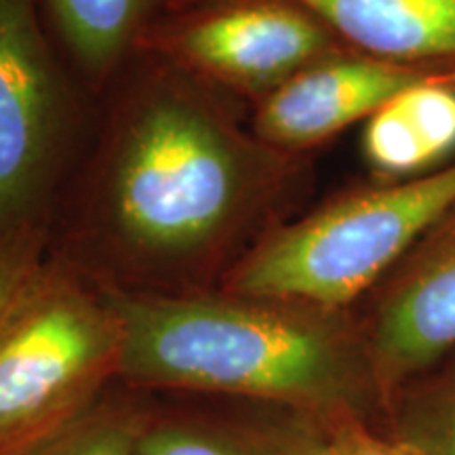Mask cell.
<instances>
[{
  "label": "cell",
  "mask_w": 455,
  "mask_h": 455,
  "mask_svg": "<svg viewBox=\"0 0 455 455\" xmlns=\"http://www.w3.org/2000/svg\"><path fill=\"white\" fill-rule=\"evenodd\" d=\"M384 413L455 352V204L355 306Z\"/></svg>",
  "instance_id": "52a82bcc"
},
{
  "label": "cell",
  "mask_w": 455,
  "mask_h": 455,
  "mask_svg": "<svg viewBox=\"0 0 455 455\" xmlns=\"http://www.w3.org/2000/svg\"><path fill=\"white\" fill-rule=\"evenodd\" d=\"M184 3L195 0H169ZM289 3L323 21L346 47L455 81V0Z\"/></svg>",
  "instance_id": "9c48e42d"
},
{
  "label": "cell",
  "mask_w": 455,
  "mask_h": 455,
  "mask_svg": "<svg viewBox=\"0 0 455 455\" xmlns=\"http://www.w3.org/2000/svg\"><path fill=\"white\" fill-rule=\"evenodd\" d=\"M49 236L43 230H24L0 236V325L34 272L47 258Z\"/></svg>",
  "instance_id": "2e32d148"
},
{
  "label": "cell",
  "mask_w": 455,
  "mask_h": 455,
  "mask_svg": "<svg viewBox=\"0 0 455 455\" xmlns=\"http://www.w3.org/2000/svg\"><path fill=\"white\" fill-rule=\"evenodd\" d=\"M110 295L124 325V386L268 405L312 419L356 413L382 422V396L352 308L226 289Z\"/></svg>",
  "instance_id": "7a4b0ae2"
},
{
  "label": "cell",
  "mask_w": 455,
  "mask_h": 455,
  "mask_svg": "<svg viewBox=\"0 0 455 455\" xmlns=\"http://www.w3.org/2000/svg\"><path fill=\"white\" fill-rule=\"evenodd\" d=\"M378 426L422 455H455V352L398 392Z\"/></svg>",
  "instance_id": "4fadbf2b"
},
{
  "label": "cell",
  "mask_w": 455,
  "mask_h": 455,
  "mask_svg": "<svg viewBox=\"0 0 455 455\" xmlns=\"http://www.w3.org/2000/svg\"><path fill=\"white\" fill-rule=\"evenodd\" d=\"M146 390L116 382L72 428L32 455H135Z\"/></svg>",
  "instance_id": "5bb4252c"
},
{
  "label": "cell",
  "mask_w": 455,
  "mask_h": 455,
  "mask_svg": "<svg viewBox=\"0 0 455 455\" xmlns=\"http://www.w3.org/2000/svg\"><path fill=\"white\" fill-rule=\"evenodd\" d=\"M278 455H318L310 418L287 411L283 422Z\"/></svg>",
  "instance_id": "e0dca14e"
},
{
  "label": "cell",
  "mask_w": 455,
  "mask_h": 455,
  "mask_svg": "<svg viewBox=\"0 0 455 455\" xmlns=\"http://www.w3.org/2000/svg\"><path fill=\"white\" fill-rule=\"evenodd\" d=\"M98 98L51 36L38 0H0V236L49 232Z\"/></svg>",
  "instance_id": "5b68a950"
},
{
  "label": "cell",
  "mask_w": 455,
  "mask_h": 455,
  "mask_svg": "<svg viewBox=\"0 0 455 455\" xmlns=\"http://www.w3.org/2000/svg\"><path fill=\"white\" fill-rule=\"evenodd\" d=\"M361 155L373 180H403L455 161V81L407 89L363 124Z\"/></svg>",
  "instance_id": "8fae6325"
},
{
  "label": "cell",
  "mask_w": 455,
  "mask_h": 455,
  "mask_svg": "<svg viewBox=\"0 0 455 455\" xmlns=\"http://www.w3.org/2000/svg\"><path fill=\"white\" fill-rule=\"evenodd\" d=\"M287 409L148 392L135 455H278Z\"/></svg>",
  "instance_id": "30bf717a"
},
{
  "label": "cell",
  "mask_w": 455,
  "mask_h": 455,
  "mask_svg": "<svg viewBox=\"0 0 455 455\" xmlns=\"http://www.w3.org/2000/svg\"><path fill=\"white\" fill-rule=\"evenodd\" d=\"M51 36L98 98L138 53L141 32L169 0H38Z\"/></svg>",
  "instance_id": "7c38bea8"
},
{
  "label": "cell",
  "mask_w": 455,
  "mask_h": 455,
  "mask_svg": "<svg viewBox=\"0 0 455 455\" xmlns=\"http://www.w3.org/2000/svg\"><path fill=\"white\" fill-rule=\"evenodd\" d=\"M124 325L108 289L47 258L0 325V455H32L121 379Z\"/></svg>",
  "instance_id": "277c9868"
},
{
  "label": "cell",
  "mask_w": 455,
  "mask_h": 455,
  "mask_svg": "<svg viewBox=\"0 0 455 455\" xmlns=\"http://www.w3.org/2000/svg\"><path fill=\"white\" fill-rule=\"evenodd\" d=\"M310 422L318 455H422L363 415L339 413Z\"/></svg>",
  "instance_id": "9a60e30c"
},
{
  "label": "cell",
  "mask_w": 455,
  "mask_h": 455,
  "mask_svg": "<svg viewBox=\"0 0 455 455\" xmlns=\"http://www.w3.org/2000/svg\"><path fill=\"white\" fill-rule=\"evenodd\" d=\"M435 78L443 76L346 47L306 66L259 100L249 112V124L276 150L315 156L352 124H365L388 101Z\"/></svg>",
  "instance_id": "ba28073f"
},
{
  "label": "cell",
  "mask_w": 455,
  "mask_h": 455,
  "mask_svg": "<svg viewBox=\"0 0 455 455\" xmlns=\"http://www.w3.org/2000/svg\"><path fill=\"white\" fill-rule=\"evenodd\" d=\"M453 204L455 161L348 186L261 238L220 289L350 310Z\"/></svg>",
  "instance_id": "3957f363"
},
{
  "label": "cell",
  "mask_w": 455,
  "mask_h": 455,
  "mask_svg": "<svg viewBox=\"0 0 455 455\" xmlns=\"http://www.w3.org/2000/svg\"><path fill=\"white\" fill-rule=\"evenodd\" d=\"M249 106L135 53L98 95L91 135L49 224V255L104 289H220L306 212L315 156L261 141Z\"/></svg>",
  "instance_id": "6da1fadb"
},
{
  "label": "cell",
  "mask_w": 455,
  "mask_h": 455,
  "mask_svg": "<svg viewBox=\"0 0 455 455\" xmlns=\"http://www.w3.org/2000/svg\"><path fill=\"white\" fill-rule=\"evenodd\" d=\"M346 49L289 0H195L169 4L141 32L138 53L180 68L249 110L316 60Z\"/></svg>",
  "instance_id": "8992f818"
}]
</instances>
